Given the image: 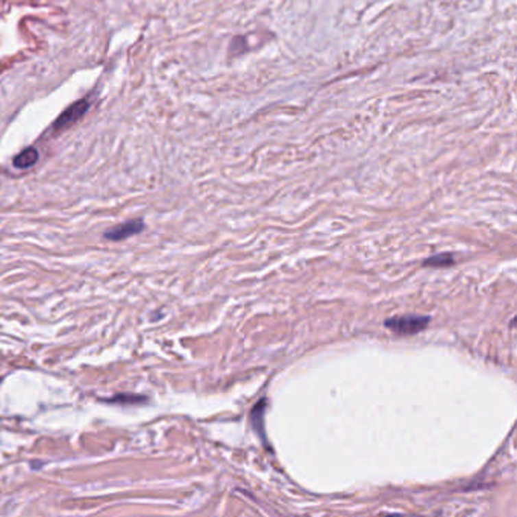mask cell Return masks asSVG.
Here are the masks:
<instances>
[{"instance_id":"cell-7","label":"cell","mask_w":517,"mask_h":517,"mask_svg":"<svg viewBox=\"0 0 517 517\" xmlns=\"http://www.w3.org/2000/svg\"><path fill=\"white\" fill-rule=\"evenodd\" d=\"M146 399L137 396V394H117L116 398L110 399V402H120V404H137V402H145Z\"/></svg>"},{"instance_id":"cell-4","label":"cell","mask_w":517,"mask_h":517,"mask_svg":"<svg viewBox=\"0 0 517 517\" xmlns=\"http://www.w3.org/2000/svg\"><path fill=\"white\" fill-rule=\"evenodd\" d=\"M38 150L35 147H27L14 158V166L17 169H29L38 161Z\"/></svg>"},{"instance_id":"cell-6","label":"cell","mask_w":517,"mask_h":517,"mask_svg":"<svg viewBox=\"0 0 517 517\" xmlns=\"http://www.w3.org/2000/svg\"><path fill=\"white\" fill-rule=\"evenodd\" d=\"M454 264V256L449 254H439L435 256H431L425 261V265H433V267H444V265H452Z\"/></svg>"},{"instance_id":"cell-2","label":"cell","mask_w":517,"mask_h":517,"mask_svg":"<svg viewBox=\"0 0 517 517\" xmlns=\"http://www.w3.org/2000/svg\"><path fill=\"white\" fill-rule=\"evenodd\" d=\"M143 229H145V221L143 220H129L126 224H121L116 228L110 229V231L105 232V239L111 240V241H120V240H126L129 237L140 234Z\"/></svg>"},{"instance_id":"cell-5","label":"cell","mask_w":517,"mask_h":517,"mask_svg":"<svg viewBox=\"0 0 517 517\" xmlns=\"http://www.w3.org/2000/svg\"><path fill=\"white\" fill-rule=\"evenodd\" d=\"M264 413H265V399H261L255 405L252 414H250V419H252L254 429L256 431L258 434H260L261 439L265 442V435H264Z\"/></svg>"},{"instance_id":"cell-3","label":"cell","mask_w":517,"mask_h":517,"mask_svg":"<svg viewBox=\"0 0 517 517\" xmlns=\"http://www.w3.org/2000/svg\"><path fill=\"white\" fill-rule=\"evenodd\" d=\"M88 108H90V100L87 97L79 100V102H76L75 105H71L70 108H67V110L64 111L58 119H56L55 129H64V128H67L69 125L75 123L76 120L81 119L84 114L88 111Z\"/></svg>"},{"instance_id":"cell-1","label":"cell","mask_w":517,"mask_h":517,"mask_svg":"<svg viewBox=\"0 0 517 517\" xmlns=\"http://www.w3.org/2000/svg\"><path fill=\"white\" fill-rule=\"evenodd\" d=\"M428 315H402V317L385 320L384 325L398 335H414L423 331L428 326Z\"/></svg>"}]
</instances>
